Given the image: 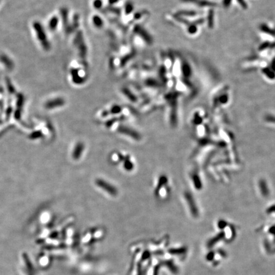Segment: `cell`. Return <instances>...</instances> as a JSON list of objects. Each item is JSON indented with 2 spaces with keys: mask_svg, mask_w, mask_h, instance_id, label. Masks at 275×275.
Returning <instances> with one entry per match:
<instances>
[{
  "mask_svg": "<svg viewBox=\"0 0 275 275\" xmlns=\"http://www.w3.org/2000/svg\"><path fill=\"white\" fill-rule=\"evenodd\" d=\"M96 184L99 188H101L112 196L117 195L118 193V191L114 186L111 185L110 183L103 180V179H97L96 181Z\"/></svg>",
  "mask_w": 275,
  "mask_h": 275,
  "instance_id": "obj_2",
  "label": "cell"
},
{
  "mask_svg": "<svg viewBox=\"0 0 275 275\" xmlns=\"http://www.w3.org/2000/svg\"><path fill=\"white\" fill-rule=\"evenodd\" d=\"M120 131L122 133H124V134H125L126 135H128V136H131V137H133V138L136 139H139V138H140L139 135L136 132H135V131H134L133 130L130 129L129 128H121L120 130Z\"/></svg>",
  "mask_w": 275,
  "mask_h": 275,
  "instance_id": "obj_3",
  "label": "cell"
},
{
  "mask_svg": "<svg viewBox=\"0 0 275 275\" xmlns=\"http://www.w3.org/2000/svg\"><path fill=\"white\" fill-rule=\"evenodd\" d=\"M93 23L96 28H101L103 26V22L99 16H94L93 18Z\"/></svg>",
  "mask_w": 275,
  "mask_h": 275,
  "instance_id": "obj_4",
  "label": "cell"
},
{
  "mask_svg": "<svg viewBox=\"0 0 275 275\" xmlns=\"http://www.w3.org/2000/svg\"><path fill=\"white\" fill-rule=\"evenodd\" d=\"M101 5H103V3H101V1H100V0H96V1L94 2V8H96V9L101 7L102 6Z\"/></svg>",
  "mask_w": 275,
  "mask_h": 275,
  "instance_id": "obj_7",
  "label": "cell"
},
{
  "mask_svg": "<svg viewBox=\"0 0 275 275\" xmlns=\"http://www.w3.org/2000/svg\"><path fill=\"white\" fill-rule=\"evenodd\" d=\"M124 168L128 170V171H131V170L133 169V164L130 160L129 157L126 156L124 158Z\"/></svg>",
  "mask_w": 275,
  "mask_h": 275,
  "instance_id": "obj_6",
  "label": "cell"
},
{
  "mask_svg": "<svg viewBox=\"0 0 275 275\" xmlns=\"http://www.w3.org/2000/svg\"><path fill=\"white\" fill-rule=\"evenodd\" d=\"M58 23H59V20H58V17H52V19H50L49 23V28L52 31L55 29L57 27H58Z\"/></svg>",
  "mask_w": 275,
  "mask_h": 275,
  "instance_id": "obj_5",
  "label": "cell"
},
{
  "mask_svg": "<svg viewBox=\"0 0 275 275\" xmlns=\"http://www.w3.org/2000/svg\"><path fill=\"white\" fill-rule=\"evenodd\" d=\"M33 28L34 29V31L37 34V38L40 42L42 47L44 48L45 49H48L50 47L49 43L48 42L47 35L44 31V29H43L42 24H39L37 22L34 23L33 24Z\"/></svg>",
  "mask_w": 275,
  "mask_h": 275,
  "instance_id": "obj_1",
  "label": "cell"
}]
</instances>
